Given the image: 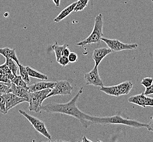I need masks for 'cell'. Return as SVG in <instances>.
Here are the masks:
<instances>
[{
    "label": "cell",
    "mask_w": 153,
    "mask_h": 142,
    "mask_svg": "<svg viewBox=\"0 0 153 142\" xmlns=\"http://www.w3.org/2000/svg\"><path fill=\"white\" fill-rule=\"evenodd\" d=\"M83 87L81 88L75 96L68 102L65 103H50L41 106V111L50 113H59L67 116H71L77 119L84 128L87 129L93 124L90 121V116L82 112L76 106V102L80 95L83 93Z\"/></svg>",
    "instance_id": "6da1fadb"
},
{
    "label": "cell",
    "mask_w": 153,
    "mask_h": 142,
    "mask_svg": "<svg viewBox=\"0 0 153 142\" xmlns=\"http://www.w3.org/2000/svg\"><path fill=\"white\" fill-rule=\"evenodd\" d=\"M90 121L93 124H113V125H123L128 126L130 127L135 128H141V127H147V124L142 122H138L134 120L126 119L123 116H105V117H97L90 116Z\"/></svg>",
    "instance_id": "7a4b0ae2"
},
{
    "label": "cell",
    "mask_w": 153,
    "mask_h": 142,
    "mask_svg": "<svg viewBox=\"0 0 153 142\" xmlns=\"http://www.w3.org/2000/svg\"><path fill=\"white\" fill-rule=\"evenodd\" d=\"M103 25V15L102 13L99 14L95 17L93 30L91 34L86 39L77 43V46L84 47L91 44H99L101 41V38L104 36Z\"/></svg>",
    "instance_id": "3957f363"
},
{
    "label": "cell",
    "mask_w": 153,
    "mask_h": 142,
    "mask_svg": "<svg viewBox=\"0 0 153 142\" xmlns=\"http://www.w3.org/2000/svg\"><path fill=\"white\" fill-rule=\"evenodd\" d=\"M51 89H47L31 93L29 101V110L31 112L35 113L41 112V108L42 102L45 99H47V95L51 92Z\"/></svg>",
    "instance_id": "277c9868"
},
{
    "label": "cell",
    "mask_w": 153,
    "mask_h": 142,
    "mask_svg": "<svg viewBox=\"0 0 153 142\" xmlns=\"http://www.w3.org/2000/svg\"><path fill=\"white\" fill-rule=\"evenodd\" d=\"M19 113L20 114L23 116L25 118H27V120L30 122V124L33 126V128L37 132H39L41 135H43L48 140L51 141L52 137L50 135V133L47 131L45 124L43 121H42L41 120L37 118L36 117L27 114L26 112L24 111L23 110L19 109Z\"/></svg>",
    "instance_id": "5b68a950"
},
{
    "label": "cell",
    "mask_w": 153,
    "mask_h": 142,
    "mask_svg": "<svg viewBox=\"0 0 153 142\" xmlns=\"http://www.w3.org/2000/svg\"><path fill=\"white\" fill-rule=\"evenodd\" d=\"M101 40L103 41L106 43L107 46L109 48L112 50L113 52H117L123 50H131L136 49L138 46V44L137 43L132 44H127L123 43L120 40L115 39H108L104 38L103 37L101 38Z\"/></svg>",
    "instance_id": "8992f818"
},
{
    "label": "cell",
    "mask_w": 153,
    "mask_h": 142,
    "mask_svg": "<svg viewBox=\"0 0 153 142\" xmlns=\"http://www.w3.org/2000/svg\"><path fill=\"white\" fill-rule=\"evenodd\" d=\"M73 87L69 82L67 80H60L56 82L53 88L47 95V98L58 95H68L71 94Z\"/></svg>",
    "instance_id": "52a82bcc"
},
{
    "label": "cell",
    "mask_w": 153,
    "mask_h": 142,
    "mask_svg": "<svg viewBox=\"0 0 153 142\" xmlns=\"http://www.w3.org/2000/svg\"><path fill=\"white\" fill-rule=\"evenodd\" d=\"M84 79L87 85H93L94 86H104V84L100 77L98 67H94L89 72L86 73L84 76Z\"/></svg>",
    "instance_id": "ba28073f"
},
{
    "label": "cell",
    "mask_w": 153,
    "mask_h": 142,
    "mask_svg": "<svg viewBox=\"0 0 153 142\" xmlns=\"http://www.w3.org/2000/svg\"><path fill=\"white\" fill-rule=\"evenodd\" d=\"M128 101L143 108H146L147 106L153 107V97L146 96L143 93L131 96L128 99Z\"/></svg>",
    "instance_id": "9c48e42d"
},
{
    "label": "cell",
    "mask_w": 153,
    "mask_h": 142,
    "mask_svg": "<svg viewBox=\"0 0 153 142\" xmlns=\"http://www.w3.org/2000/svg\"><path fill=\"white\" fill-rule=\"evenodd\" d=\"M3 96L5 99L6 109L7 113L10 109L13 108L15 106L18 105L19 104L24 102H27L26 99L19 97L14 95L12 93H9L6 94H4Z\"/></svg>",
    "instance_id": "30bf717a"
},
{
    "label": "cell",
    "mask_w": 153,
    "mask_h": 142,
    "mask_svg": "<svg viewBox=\"0 0 153 142\" xmlns=\"http://www.w3.org/2000/svg\"><path fill=\"white\" fill-rule=\"evenodd\" d=\"M111 53H113V51L109 48H100L94 50L92 59L94 61L95 66L98 67L105 57Z\"/></svg>",
    "instance_id": "8fae6325"
},
{
    "label": "cell",
    "mask_w": 153,
    "mask_h": 142,
    "mask_svg": "<svg viewBox=\"0 0 153 142\" xmlns=\"http://www.w3.org/2000/svg\"><path fill=\"white\" fill-rule=\"evenodd\" d=\"M10 92L13 93L14 95L19 97L26 99L27 102H29L31 93L28 90L25 89L20 86H17L11 83Z\"/></svg>",
    "instance_id": "7c38bea8"
},
{
    "label": "cell",
    "mask_w": 153,
    "mask_h": 142,
    "mask_svg": "<svg viewBox=\"0 0 153 142\" xmlns=\"http://www.w3.org/2000/svg\"><path fill=\"white\" fill-rule=\"evenodd\" d=\"M56 85V82H40L34 83L29 86V91L33 93L47 89H52Z\"/></svg>",
    "instance_id": "4fadbf2b"
},
{
    "label": "cell",
    "mask_w": 153,
    "mask_h": 142,
    "mask_svg": "<svg viewBox=\"0 0 153 142\" xmlns=\"http://www.w3.org/2000/svg\"><path fill=\"white\" fill-rule=\"evenodd\" d=\"M76 4V2H75L73 4H70V5L67 6L66 8H65L63 10L58 14V15L54 19V21L56 23H59L62 20H63L64 19L69 16L70 14L73 12Z\"/></svg>",
    "instance_id": "5bb4252c"
},
{
    "label": "cell",
    "mask_w": 153,
    "mask_h": 142,
    "mask_svg": "<svg viewBox=\"0 0 153 142\" xmlns=\"http://www.w3.org/2000/svg\"><path fill=\"white\" fill-rule=\"evenodd\" d=\"M0 54L3 55L5 58L8 57L13 60L17 63V65H19L20 63L18 58L17 57L15 49H11L9 47L0 48Z\"/></svg>",
    "instance_id": "9a60e30c"
},
{
    "label": "cell",
    "mask_w": 153,
    "mask_h": 142,
    "mask_svg": "<svg viewBox=\"0 0 153 142\" xmlns=\"http://www.w3.org/2000/svg\"><path fill=\"white\" fill-rule=\"evenodd\" d=\"M100 91L110 96L119 97L121 96L120 89L118 85L113 86H102L100 88Z\"/></svg>",
    "instance_id": "2e32d148"
},
{
    "label": "cell",
    "mask_w": 153,
    "mask_h": 142,
    "mask_svg": "<svg viewBox=\"0 0 153 142\" xmlns=\"http://www.w3.org/2000/svg\"><path fill=\"white\" fill-rule=\"evenodd\" d=\"M27 71L29 76L35 78H37L39 79L43 80H48V77L46 75L44 74L43 73H41L40 72L37 71L35 69L32 68L29 66H26Z\"/></svg>",
    "instance_id": "e0dca14e"
},
{
    "label": "cell",
    "mask_w": 153,
    "mask_h": 142,
    "mask_svg": "<svg viewBox=\"0 0 153 142\" xmlns=\"http://www.w3.org/2000/svg\"><path fill=\"white\" fill-rule=\"evenodd\" d=\"M68 46V45L67 44H64L63 45H59L57 42H56L52 46V49L55 53L57 61H58V60L60 57L63 55V52L64 48Z\"/></svg>",
    "instance_id": "ac0fdd59"
},
{
    "label": "cell",
    "mask_w": 153,
    "mask_h": 142,
    "mask_svg": "<svg viewBox=\"0 0 153 142\" xmlns=\"http://www.w3.org/2000/svg\"><path fill=\"white\" fill-rule=\"evenodd\" d=\"M11 83L25 89L29 90V86H27V84L25 82V81L20 76H14L13 78L11 80Z\"/></svg>",
    "instance_id": "d6986e66"
},
{
    "label": "cell",
    "mask_w": 153,
    "mask_h": 142,
    "mask_svg": "<svg viewBox=\"0 0 153 142\" xmlns=\"http://www.w3.org/2000/svg\"><path fill=\"white\" fill-rule=\"evenodd\" d=\"M18 66L19 68L20 77L25 81V82H26L27 84H29L30 82V76L27 71L26 67L20 65V63L18 65Z\"/></svg>",
    "instance_id": "ffe728a7"
},
{
    "label": "cell",
    "mask_w": 153,
    "mask_h": 142,
    "mask_svg": "<svg viewBox=\"0 0 153 142\" xmlns=\"http://www.w3.org/2000/svg\"><path fill=\"white\" fill-rule=\"evenodd\" d=\"M7 65L8 68L10 69L12 73L14 76L17 75V72L18 71V66L17 63H16L13 60L11 59L10 58H6V62L4 63Z\"/></svg>",
    "instance_id": "44dd1931"
},
{
    "label": "cell",
    "mask_w": 153,
    "mask_h": 142,
    "mask_svg": "<svg viewBox=\"0 0 153 142\" xmlns=\"http://www.w3.org/2000/svg\"><path fill=\"white\" fill-rule=\"evenodd\" d=\"M89 1L90 0H78L74 11L76 12L82 11L87 6Z\"/></svg>",
    "instance_id": "7402d4cb"
},
{
    "label": "cell",
    "mask_w": 153,
    "mask_h": 142,
    "mask_svg": "<svg viewBox=\"0 0 153 142\" xmlns=\"http://www.w3.org/2000/svg\"><path fill=\"white\" fill-rule=\"evenodd\" d=\"M10 84H7L0 82V95H3L4 94L10 93Z\"/></svg>",
    "instance_id": "603a6c76"
},
{
    "label": "cell",
    "mask_w": 153,
    "mask_h": 142,
    "mask_svg": "<svg viewBox=\"0 0 153 142\" xmlns=\"http://www.w3.org/2000/svg\"><path fill=\"white\" fill-rule=\"evenodd\" d=\"M0 113L3 114H6L7 112L6 109L5 99L3 95H0Z\"/></svg>",
    "instance_id": "cb8c5ba5"
},
{
    "label": "cell",
    "mask_w": 153,
    "mask_h": 142,
    "mask_svg": "<svg viewBox=\"0 0 153 142\" xmlns=\"http://www.w3.org/2000/svg\"><path fill=\"white\" fill-rule=\"evenodd\" d=\"M153 83V79L150 77H146L143 78L141 81L140 84L143 85L144 88H148L149 86L152 85Z\"/></svg>",
    "instance_id": "d4e9b609"
},
{
    "label": "cell",
    "mask_w": 153,
    "mask_h": 142,
    "mask_svg": "<svg viewBox=\"0 0 153 142\" xmlns=\"http://www.w3.org/2000/svg\"><path fill=\"white\" fill-rule=\"evenodd\" d=\"M57 62L59 63V65H60L61 66H63V67H65V66H67L68 65H69V63H70L68 57L63 56V55H62V56L60 57L59 60H58Z\"/></svg>",
    "instance_id": "484cf974"
},
{
    "label": "cell",
    "mask_w": 153,
    "mask_h": 142,
    "mask_svg": "<svg viewBox=\"0 0 153 142\" xmlns=\"http://www.w3.org/2000/svg\"><path fill=\"white\" fill-rule=\"evenodd\" d=\"M68 58L70 63H76L78 61V55L76 53L74 52H70Z\"/></svg>",
    "instance_id": "4316f807"
},
{
    "label": "cell",
    "mask_w": 153,
    "mask_h": 142,
    "mask_svg": "<svg viewBox=\"0 0 153 142\" xmlns=\"http://www.w3.org/2000/svg\"><path fill=\"white\" fill-rule=\"evenodd\" d=\"M0 82L7 84H11L10 80L3 73H0Z\"/></svg>",
    "instance_id": "83f0119b"
},
{
    "label": "cell",
    "mask_w": 153,
    "mask_h": 142,
    "mask_svg": "<svg viewBox=\"0 0 153 142\" xmlns=\"http://www.w3.org/2000/svg\"><path fill=\"white\" fill-rule=\"evenodd\" d=\"M143 93L146 96L153 94V83L152 85H150V86L148 87V88H146L144 92Z\"/></svg>",
    "instance_id": "f1b7e54d"
},
{
    "label": "cell",
    "mask_w": 153,
    "mask_h": 142,
    "mask_svg": "<svg viewBox=\"0 0 153 142\" xmlns=\"http://www.w3.org/2000/svg\"><path fill=\"white\" fill-rule=\"evenodd\" d=\"M146 129L150 132H153V116H151L149 122L147 124Z\"/></svg>",
    "instance_id": "f546056e"
},
{
    "label": "cell",
    "mask_w": 153,
    "mask_h": 142,
    "mask_svg": "<svg viewBox=\"0 0 153 142\" xmlns=\"http://www.w3.org/2000/svg\"><path fill=\"white\" fill-rule=\"evenodd\" d=\"M70 53V49H69V48L68 46H67V47H65V48H64V49L63 52V55L68 57V56H69V55Z\"/></svg>",
    "instance_id": "4dcf8cb0"
},
{
    "label": "cell",
    "mask_w": 153,
    "mask_h": 142,
    "mask_svg": "<svg viewBox=\"0 0 153 142\" xmlns=\"http://www.w3.org/2000/svg\"><path fill=\"white\" fill-rule=\"evenodd\" d=\"M52 1L56 7H59L60 6V0H52Z\"/></svg>",
    "instance_id": "1f68e13d"
},
{
    "label": "cell",
    "mask_w": 153,
    "mask_h": 142,
    "mask_svg": "<svg viewBox=\"0 0 153 142\" xmlns=\"http://www.w3.org/2000/svg\"><path fill=\"white\" fill-rule=\"evenodd\" d=\"M82 141V142H92L90 139H88L85 136H83Z\"/></svg>",
    "instance_id": "d6a6232c"
},
{
    "label": "cell",
    "mask_w": 153,
    "mask_h": 142,
    "mask_svg": "<svg viewBox=\"0 0 153 142\" xmlns=\"http://www.w3.org/2000/svg\"><path fill=\"white\" fill-rule=\"evenodd\" d=\"M4 17L7 18V17H9V13L8 12H6L4 14Z\"/></svg>",
    "instance_id": "836d02e7"
},
{
    "label": "cell",
    "mask_w": 153,
    "mask_h": 142,
    "mask_svg": "<svg viewBox=\"0 0 153 142\" xmlns=\"http://www.w3.org/2000/svg\"><path fill=\"white\" fill-rule=\"evenodd\" d=\"M152 2H153V0H152Z\"/></svg>",
    "instance_id": "e575fe53"
}]
</instances>
